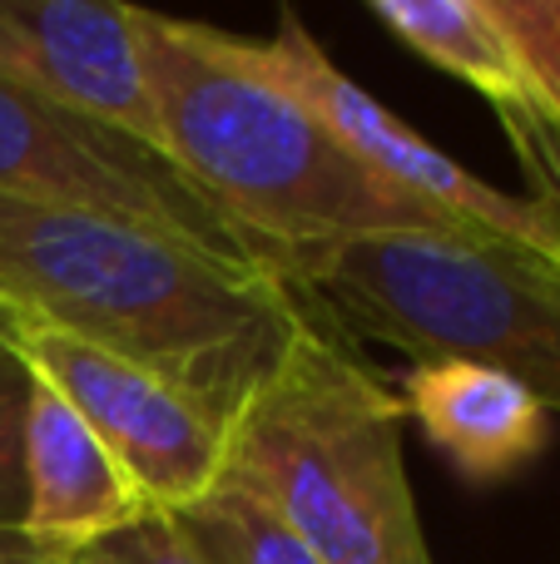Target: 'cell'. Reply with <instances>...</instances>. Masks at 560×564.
Masks as SVG:
<instances>
[{
  "instance_id": "6da1fadb",
  "label": "cell",
  "mask_w": 560,
  "mask_h": 564,
  "mask_svg": "<svg viewBox=\"0 0 560 564\" xmlns=\"http://www.w3.org/2000/svg\"><path fill=\"white\" fill-rule=\"evenodd\" d=\"M308 312L273 268L95 208L0 194V327L40 322L234 411Z\"/></svg>"
},
{
  "instance_id": "7a4b0ae2",
  "label": "cell",
  "mask_w": 560,
  "mask_h": 564,
  "mask_svg": "<svg viewBox=\"0 0 560 564\" xmlns=\"http://www.w3.org/2000/svg\"><path fill=\"white\" fill-rule=\"evenodd\" d=\"M159 149L273 263L278 248L373 234H462L466 224L367 174L333 129L258 75L244 35L129 6Z\"/></svg>"
},
{
  "instance_id": "3957f363",
  "label": "cell",
  "mask_w": 560,
  "mask_h": 564,
  "mask_svg": "<svg viewBox=\"0 0 560 564\" xmlns=\"http://www.w3.org/2000/svg\"><path fill=\"white\" fill-rule=\"evenodd\" d=\"M407 406L308 307L228 411L224 476L323 564H432L402 451Z\"/></svg>"
},
{
  "instance_id": "277c9868",
  "label": "cell",
  "mask_w": 560,
  "mask_h": 564,
  "mask_svg": "<svg viewBox=\"0 0 560 564\" xmlns=\"http://www.w3.org/2000/svg\"><path fill=\"white\" fill-rule=\"evenodd\" d=\"M273 273L357 337L492 367L560 411V258L462 228L278 248Z\"/></svg>"
},
{
  "instance_id": "5b68a950",
  "label": "cell",
  "mask_w": 560,
  "mask_h": 564,
  "mask_svg": "<svg viewBox=\"0 0 560 564\" xmlns=\"http://www.w3.org/2000/svg\"><path fill=\"white\" fill-rule=\"evenodd\" d=\"M0 194L95 208L218 258L273 268L268 253L159 149L45 99L0 69Z\"/></svg>"
},
{
  "instance_id": "8992f818",
  "label": "cell",
  "mask_w": 560,
  "mask_h": 564,
  "mask_svg": "<svg viewBox=\"0 0 560 564\" xmlns=\"http://www.w3.org/2000/svg\"><path fill=\"white\" fill-rule=\"evenodd\" d=\"M0 332L15 341L30 377L95 431L149 510L174 516L224 480L228 421L204 397L40 322H6Z\"/></svg>"
},
{
  "instance_id": "52a82bcc",
  "label": "cell",
  "mask_w": 560,
  "mask_h": 564,
  "mask_svg": "<svg viewBox=\"0 0 560 564\" xmlns=\"http://www.w3.org/2000/svg\"><path fill=\"white\" fill-rule=\"evenodd\" d=\"M248 59H254L258 75H268L278 89L308 105L333 139L383 184H392L397 194L417 198V204H432L437 214L456 218L466 228H482V234H502L516 243L536 248L546 258H560V228L536 198H516L506 188L476 178L472 169H462L452 154L422 139L412 124L392 115L383 99H373L357 85L347 69L333 65L323 45L313 40V30L298 20V10L278 6V30L268 40H244Z\"/></svg>"
},
{
  "instance_id": "ba28073f",
  "label": "cell",
  "mask_w": 560,
  "mask_h": 564,
  "mask_svg": "<svg viewBox=\"0 0 560 564\" xmlns=\"http://www.w3.org/2000/svg\"><path fill=\"white\" fill-rule=\"evenodd\" d=\"M0 69L95 124L159 149L129 0H0Z\"/></svg>"
},
{
  "instance_id": "9c48e42d",
  "label": "cell",
  "mask_w": 560,
  "mask_h": 564,
  "mask_svg": "<svg viewBox=\"0 0 560 564\" xmlns=\"http://www.w3.org/2000/svg\"><path fill=\"white\" fill-rule=\"evenodd\" d=\"M397 397L472 486L511 480L551 441V411L521 381L476 361H417Z\"/></svg>"
},
{
  "instance_id": "30bf717a",
  "label": "cell",
  "mask_w": 560,
  "mask_h": 564,
  "mask_svg": "<svg viewBox=\"0 0 560 564\" xmlns=\"http://www.w3.org/2000/svg\"><path fill=\"white\" fill-rule=\"evenodd\" d=\"M149 516L134 480L99 446V436L45 387L25 406V530L45 550H75L129 520Z\"/></svg>"
},
{
  "instance_id": "8fae6325",
  "label": "cell",
  "mask_w": 560,
  "mask_h": 564,
  "mask_svg": "<svg viewBox=\"0 0 560 564\" xmlns=\"http://www.w3.org/2000/svg\"><path fill=\"white\" fill-rule=\"evenodd\" d=\"M367 6L402 45H412L452 79L472 85L482 99H492V109L536 95L482 0H367Z\"/></svg>"
},
{
  "instance_id": "7c38bea8",
  "label": "cell",
  "mask_w": 560,
  "mask_h": 564,
  "mask_svg": "<svg viewBox=\"0 0 560 564\" xmlns=\"http://www.w3.org/2000/svg\"><path fill=\"white\" fill-rule=\"evenodd\" d=\"M174 525L204 564H323L283 516L228 476L174 510Z\"/></svg>"
},
{
  "instance_id": "4fadbf2b",
  "label": "cell",
  "mask_w": 560,
  "mask_h": 564,
  "mask_svg": "<svg viewBox=\"0 0 560 564\" xmlns=\"http://www.w3.org/2000/svg\"><path fill=\"white\" fill-rule=\"evenodd\" d=\"M531 89L560 115V0H482Z\"/></svg>"
},
{
  "instance_id": "5bb4252c",
  "label": "cell",
  "mask_w": 560,
  "mask_h": 564,
  "mask_svg": "<svg viewBox=\"0 0 560 564\" xmlns=\"http://www.w3.org/2000/svg\"><path fill=\"white\" fill-rule=\"evenodd\" d=\"M496 119H502L506 144L516 149V164L531 184V198L560 228V115L541 95H521L511 105H496Z\"/></svg>"
},
{
  "instance_id": "9a60e30c",
  "label": "cell",
  "mask_w": 560,
  "mask_h": 564,
  "mask_svg": "<svg viewBox=\"0 0 560 564\" xmlns=\"http://www.w3.org/2000/svg\"><path fill=\"white\" fill-rule=\"evenodd\" d=\"M30 377L15 341L0 332V530H15L25 520V406Z\"/></svg>"
},
{
  "instance_id": "2e32d148",
  "label": "cell",
  "mask_w": 560,
  "mask_h": 564,
  "mask_svg": "<svg viewBox=\"0 0 560 564\" xmlns=\"http://www.w3.org/2000/svg\"><path fill=\"white\" fill-rule=\"evenodd\" d=\"M50 564H204V560L179 535L174 516L149 510V516L129 520V525L109 530L99 540H85L75 550H55Z\"/></svg>"
},
{
  "instance_id": "e0dca14e",
  "label": "cell",
  "mask_w": 560,
  "mask_h": 564,
  "mask_svg": "<svg viewBox=\"0 0 560 564\" xmlns=\"http://www.w3.org/2000/svg\"><path fill=\"white\" fill-rule=\"evenodd\" d=\"M55 550H45L40 540H30L25 530H0V564H50Z\"/></svg>"
}]
</instances>
